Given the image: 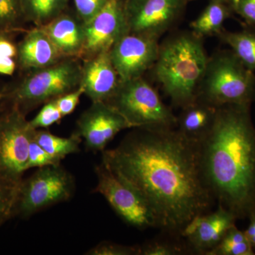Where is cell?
<instances>
[{
  "mask_svg": "<svg viewBox=\"0 0 255 255\" xmlns=\"http://www.w3.org/2000/svg\"><path fill=\"white\" fill-rule=\"evenodd\" d=\"M102 152V162L145 199L162 233L182 238L188 223L214 206L199 143L177 128H135L115 148Z\"/></svg>",
  "mask_w": 255,
  "mask_h": 255,
  "instance_id": "1",
  "label": "cell"
},
{
  "mask_svg": "<svg viewBox=\"0 0 255 255\" xmlns=\"http://www.w3.org/2000/svg\"><path fill=\"white\" fill-rule=\"evenodd\" d=\"M251 105L218 109L214 127L199 143L206 186L219 205L236 219L255 210V128Z\"/></svg>",
  "mask_w": 255,
  "mask_h": 255,
  "instance_id": "2",
  "label": "cell"
},
{
  "mask_svg": "<svg viewBox=\"0 0 255 255\" xmlns=\"http://www.w3.org/2000/svg\"><path fill=\"white\" fill-rule=\"evenodd\" d=\"M208 60L203 38L191 31L177 32L159 44L154 73L174 107L196 100Z\"/></svg>",
  "mask_w": 255,
  "mask_h": 255,
  "instance_id": "3",
  "label": "cell"
},
{
  "mask_svg": "<svg viewBox=\"0 0 255 255\" xmlns=\"http://www.w3.org/2000/svg\"><path fill=\"white\" fill-rule=\"evenodd\" d=\"M196 98L216 107L252 105L255 102V74L231 49L209 58Z\"/></svg>",
  "mask_w": 255,
  "mask_h": 255,
  "instance_id": "4",
  "label": "cell"
},
{
  "mask_svg": "<svg viewBox=\"0 0 255 255\" xmlns=\"http://www.w3.org/2000/svg\"><path fill=\"white\" fill-rule=\"evenodd\" d=\"M82 69L73 60L38 69L16 86L0 91V103L16 106L25 114L38 104L55 100L80 86Z\"/></svg>",
  "mask_w": 255,
  "mask_h": 255,
  "instance_id": "5",
  "label": "cell"
},
{
  "mask_svg": "<svg viewBox=\"0 0 255 255\" xmlns=\"http://www.w3.org/2000/svg\"><path fill=\"white\" fill-rule=\"evenodd\" d=\"M131 128H177V117L162 102L153 87L139 78L121 82L117 92L106 102Z\"/></svg>",
  "mask_w": 255,
  "mask_h": 255,
  "instance_id": "6",
  "label": "cell"
},
{
  "mask_svg": "<svg viewBox=\"0 0 255 255\" xmlns=\"http://www.w3.org/2000/svg\"><path fill=\"white\" fill-rule=\"evenodd\" d=\"M74 190L73 177L60 164L41 167L20 183L14 216L28 218L48 206L68 201Z\"/></svg>",
  "mask_w": 255,
  "mask_h": 255,
  "instance_id": "7",
  "label": "cell"
},
{
  "mask_svg": "<svg viewBox=\"0 0 255 255\" xmlns=\"http://www.w3.org/2000/svg\"><path fill=\"white\" fill-rule=\"evenodd\" d=\"M35 130L16 106L0 108V177L15 184L23 180Z\"/></svg>",
  "mask_w": 255,
  "mask_h": 255,
  "instance_id": "8",
  "label": "cell"
},
{
  "mask_svg": "<svg viewBox=\"0 0 255 255\" xmlns=\"http://www.w3.org/2000/svg\"><path fill=\"white\" fill-rule=\"evenodd\" d=\"M95 172L98 180L95 192L102 194L126 223L140 230L156 228L153 214L138 191L102 161Z\"/></svg>",
  "mask_w": 255,
  "mask_h": 255,
  "instance_id": "9",
  "label": "cell"
},
{
  "mask_svg": "<svg viewBox=\"0 0 255 255\" xmlns=\"http://www.w3.org/2000/svg\"><path fill=\"white\" fill-rule=\"evenodd\" d=\"M187 0H124L128 32L159 39L179 22Z\"/></svg>",
  "mask_w": 255,
  "mask_h": 255,
  "instance_id": "10",
  "label": "cell"
},
{
  "mask_svg": "<svg viewBox=\"0 0 255 255\" xmlns=\"http://www.w3.org/2000/svg\"><path fill=\"white\" fill-rule=\"evenodd\" d=\"M158 40L130 32L119 38L111 48L110 55L121 82L142 78L153 67L158 55Z\"/></svg>",
  "mask_w": 255,
  "mask_h": 255,
  "instance_id": "11",
  "label": "cell"
},
{
  "mask_svg": "<svg viewBox=\"0 0 255 255\" xmlns=\"http://www.w3.org/2000/svg\"><path fill=\"white\" fill-rule=\"evenodd\" d=\"M127 128L131 127L122 114L106 102H97L82 114L75 133L85 140L87 150L102 152L119 132Z\"/></svg>",
  "mask_w": 255,
  "mask_h": 255,
  "instance_id": "12",
  "label": "cell"
},
{
  "mask_svg": "<svg viewBox=\"0 0 255 255\" xmlns=\"http://www.w3.org/2000/svg\"><path fill=\"white\" fill-rule=\"evenodd\" d=\"M84 51L92 55L110 51L111 48L128 32L124 0H108L104 7L84 23Z\"/></svg>",
  "mask_w": 255,
  "mask_h": 255,
  "instance_id": "13",
  "label": "cell"
},
{
  "mask_svg": "<svg viewBox=\"0 0 255 255\" xmlns=\"http://www.w3.org/2000/svg\"><path fill=\"white\" fill-rule=\"evenodd\" d=\"M236 218L219 205L214 212L196 216L183 230L181 237L191 254L207 255L224 237L228 230L236 225Z\"/></svg>",
  "mask_w": 255,
  "mask_h": 255,
  "instance_id": "14",
  "label": "cell"
},
{
  "mask_svg": "<svg viewBox=\"0 0 255 255\" xmlns=\"http://www.w3.org/2000/svg\"><path fill=\"white\" fill-rule=\"evenodd\" d=\"M120 83L110 51L95 55L82 69L80 86L92 102H107L117 92Z\"/></svg>",
  "mask_w": 255,
  "mask_h": 255,
  "instance_id": "15",
  "label": "cell"
},
{
  "mask_svg": "<svg viewBox=\"0 0 255 255\" xmlns=\"http://www.w3.org/2000/svg\"><path fill=\"white\" fill-rule=\"evenodd\" d=\"M62 55L41 28L27 33L17 47L20 67L25 69L47 68L59 62Z\"/></svg>",
  "mask_w": 255,
  "mask_h": 255,
  "instance_id": "16",
  "label": "cell"
},
{
  "mask_svg": "<svg viewBox=\"0 0 255 255\" xmlns=\"http://www.w3.org/2000/svg\"><path fill=\"white\" fill-rule=\"evenodd\" d=\"M40 28L48 35L62 56H73L84 51V23L73 16L60 14Z\"/></svg>",
  "mask_w": 255,
  "mask_h": 255,
  "instance_id": "17",
  "label": "cell"
},
{
  "mask_svg": "<svg viewBox=\"0 0 255 255\" xmlns=\"http://www.w3.org/2000/svg\"><path fill=\"white\" fill-rule=\"evenodd\" d=\"M218 109L196 98L182 108L177 117V130L189 140L199 143L214 127Z\"/></svg>",
  "mask_w": 255,
  "mask_h": 255,
  "instance_id": "18",
  "label": "cell"
},
{
  "mask_svg": "<svg viewBox=\"0 0 255 255\" xmlns=\"http://www.w3.org/2000/svg\"><path fill=\"white\" fill-rule=\"evenodd\" d=\"M234 14L229 0H210L202 12L190 23L191 31L196 36H219L224 30L225 21Z\"/></svg>",
  "mask_w": 255,
  "mask_h": 255,
  "instance_id": "19",
  "label": "cell"
},
{
  "mask_svg": "<svg viewBox=\"0 0 255 255\" xmlns=\"http://www.w3.org/2000/svg\"><path fill=\"white\" fill-rule=\"evenodd\" d=\"M223 43L230 47L245 66L255 71V30L246 25L240 31L223 30L218 36Z\"/></svg>",
  "mask_w": 255,
  "mask_h": 255,
  "instance_id": "20",
  "label": "cell"
},
{
  "mask_svg": "<svg viewBox=\"0 0 255 255\" xmlns=\"http://www.w3.org/2000/svg\"><path fill=\"white\" fill-rule=\"evenodd\" d=\"M33 139L48 154L60 161L67 155L78 152L82 142L81 137L75 132L71 136L63 137L38 129L35 130Z\"/></svg>",
  "mask_w": 255,
  "mask_h": 255,
  "instance_id": "21",
  "label": "cell"
},
{
  "mask_svg": "<svg viewBox=\"0 0 255 255\" xmlns=\"http://www.w3.org/2000/svg\"><path fill=\"white\" fill-rule=\"evenodd\" d=\"M69 0H21L23 17L41 26L61 14Z\"/></svg>",
  "mask_w": 255,
  "mask_h": 255,
  "instance_id": "22",
  "label": "cell"
},
{
  "mask_svg": "<svg viewBox=\"0 0 255 255\" xmlns=\"http://www.w3.org/2000/svg\"><path fill=\"white\" fill-rule=\"evenodd\" d=\"M255 250L244 231H240L236 225L227 231L212 251L207 255H254Z\"/></svg>",
  "mask_w": 255,
  "mask_h": 255,
  "instance_id": "23",
  "label": "cell"
},
{
  "mask_svg": "<svg viewBox=\"0 0 255 255\" xmlns=\"http://www.w3.org/2000/svg\"><path fill=\"white\" fill-rule=\"evenodd\" d=\"M164 237L146 243L140 246L142 255H178L191 254L182 238L174 237L163 233Z\"/></svg>",
  "mask_w": 255,
  "mask_h": 255,
  "instance_id": "24",
  "label": "cell"
},
{
  "mask_svg": "<svg viewBox=\"0 0 255 255\" xmlns=\"http://www.w3.org/2000/svg\"><path fill=\"white\" fill-rule=\"evenodd\" d=\"M19 184H15L0 177V227L14 217Z\"/></svg>",
  "mask_w": 255,
  "mask_h": 255,
  "instance_id": "25",
  "label": "cell"
},
{
  "mask_svg": "<svg viewBox=\"0 0 255 255\" xmlns=\"http://www.w3.org/2000/svg\"><path fill=\"white\" fill-rule=\"evenodd\" d=\"M22 17L21 0H0V32L14 29Z\"/></svg>",
  "mask_w": 255,
  "mask_h": 255,
  "instance_id": "26",
  "label": "cell"
},
{
  "mask_svg": "<svg viewBox=\"0 0 255 255\" xmlns=\"http://www.w3.org/2000/svg\"><path fill=\"white\" fill-rule=\"evenodd\" d=\"M60 162L61 161L50 155L43 147L38 145L33 139V135L30 142L26 170L33 167L41 168L46 166L58 165L60 164Z\"/></svg>",
  "mask_w": 255,
  "mask_h": 255,
  "instance_id": "27",
  "label": "cell"
},
{
  "mask_svg": "<svg viewBox=\"0 0 255 255\" xmlns=\"http://www.w3.org/2000/svg\"><path fill=\"white\" fill-rule=\"evenodd\" d=\"M62 118L63 116L60 114L55 100H53L47 102L43 106L39 113L30 121L29 124L33 129L48 128L59 122Z\"/></svg>",
  "mask_w": 255,
  "mask_h": 255,
  "instance_id": "28",
  "label": "cell"
},
{
  "mask_svg": "<svg viewBox=\"0 0 255 255\" xmlns=\"http://www.w3.org/2000/svg\"><path fill=\"white\" fill-rule=\"evenodd\" d=\"M86 255H138L140 246H128L110 242H102L90 250Z\"/></svg>",
  "mask_w": 255,
  "mask_h": 255,
  "instance_id": "29",
  "label": "cell"
},
{
  "mask_svg": "<svg viewBox=\"0 0 255 255\" xmlns=\"http://www.w3.org/2000/svg\"><path fill=\"white\" fill-rule=\"evenodd\" d=\"M108 0H73L79 17L83 23L88 22L100 11Z\"/></svg>",
  "mask_w": 255,
  "mask_h": 255,
  "instance_id": "30",
  "label": "cell"
},
{
  "mask_svg": "<svg viewBox=\"0 0 255 255\" xmlns=\"http://www.w3.org/2000/svg\"><path fill=\"white\" fill-rule=\"evenodd\" d=\"M83 94V89L81 86H79L76 90L55 99V104L63 117L73 113L78 105L80 97Z\"/></svg>",
  "mask_w": 255,
  "mask_h": 255,
  "instance_id": "31",
  "label": "cell"
},
{
  "mask_svg": "<svg viewBox=\"0 0 255 255\" xmlns=\"http://www.w3.org/2000/svg\"><path fill=\"white\" fill-rule=\"evenodd\" d=\"M234 14L239 15L248 26H255V0H229Z\"/></svg>",
  "mask_w": 255,
  "mask_h": 255,
  "instance_id": "32",
  "label": "cell"
},
{
  "mask_svg": "<svg viewBox=\"0 0 255 255\" xmlns=\"http://www.w3.org/2000/svg\"><path fill=\"white\" fill-rule=\"evenodd\" d=\"M0 55L13 58L17 56V47L9 41L8 36L0 38Z\"/></svg>",
  "mask_w": 255,
  "mask_h": 255,
  "instance_id": "33",
  "label": "cell"
},
{
  "mask_svg": "<svg viewBox=\"0 0 255 255\" xmlns=\"http://www.w3.org/2000/svg\"><path fill=\"white\" fill-rule=\"evenodd\" d=\"M16 69V63L14 58L0 55V74L4 75H11Z\"/></svg>",
  "mask_w": 255,
  "mask_h": 255,
  "instance_id": "34",
  "label": "cell"
},
{
  "mask_svg": "<svg viewBox=\"0 0 255 255\" xmlns=\"http://www.w3.org/2000/svg\"><path fill=\"white\" fill-rule=\"evenodd\" d=\"M248 219H250V224L244 232L253 249L255 250V210L250 215Z\"/></svg>",
  "mask_w": 255,
  "mask_h": 255,
  "instance_id": "35",
  "label": "cell"
},
{
  "mask_svg": "<svg viewBox=\"0 0 255 255\" xmlns=\"http://www.w3.org/2000/svg\"><path fill=\"white\" fill-rule=\"evenodd\" d=\"M8 36V33H5V32H0V38H3V37Z\"/></svg>",
  "mask_w": 255,
  "mask_h": 255,
  "instance_id": "36",
  "label": "cell"
},
{
  "mask_svg": "<svg viewBox=\"0 0 255 255\" xmlns=\"http://www.w3.org/2000/svg\"><path fill=\"white\" fill-rule=\"evenodd\" d=\"M188 1H193V0H187Z\"/></svg>",
  "mask_w": 255,
  "mask_h": 255,
  "instance_id": "37",
  "label": "cell"
}]
</instances>
